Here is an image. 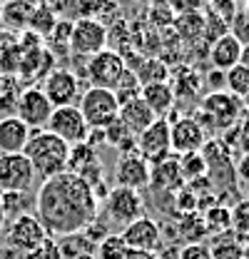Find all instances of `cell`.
Masks as SVG:
<instances>
[{"mask_svg":"<svg viewBox=\"0 0 249 259\" xmlns=\"http://www.w3.org/2000/svg\"><path fill=\"white\" fill-rule=\"evenodd\" d=\"M100 202L93 187L72 172L43 180L35 194V217L50 239L80 234L97 220Z\"/></svg>","mask_w":249,"mask_h":259,"instance_id":"1","label":"cell"},{"mask_svg":"<svg viewBox=\"0 0 249 259\" xmlns=\"http://www.w3.org/2000/svg\"><path fill=\"white\" fill-rule=\"evenodd\" d=\"M23 155L30 160L37 180H50V177L67 172L70 145H65L60 137H55L48 130H32Z\"/></svg>","mask_w":249,"mask_h":259,"instance_id":"2","label":"cell"},{"mask_svg":"<svg viewBox=\"0 0 249 259\" xmlns=\"http://www.w3.org/2000/svg\"><path fill=\"white\" fill-rule=\"evenodd\" d=\"M77 107L90 130L110 127L120 117V102H117L115 93L102 90V88H88L77 100Z\"/></svg>","mask_w":249,"mask_h":259,"instance_id":"3","label":"cell"},{"mask_svg":"<svg viewBox=\"0 0 249 259\" xmlns=\"http://www.w3.org/2000/svg\"><path fill=\"white\" fill-rule=\"evenodd\" d=\"M70 50L82 58H93L107 48V28L100 18H80L72 23L70 32Z\"/></svg>","mask_w":249,"mask_h":259,"instance_id":"4","label":"cell"},{"mask_svg":"<svg viewBox=\"0 0 249 259\" xmlns=\"http://www.w3.org/2000/svg\"><path fill=\"white\" fill-rule=\"evenodd\" d=\"M127 70L124 58L117 50L105 48L102 53L93 55L88 65H85V77L93 82V88H102V90H115L122 72Z\"/></svg>","mask_w":249,"mask_h":259,"instance_id":"5","label":"cell"},{"mask_svg":"<svg viewBox=\"0 0 249 259\" xmlns=\"http://www.w3.org/2000/svg\"><path fill=\"white\" fill-rule=\"evenodd\" d=\"M105 202V217H107V225H117V227H127L130 222L140 220L142 217V194L135 192V190H124V187H112L110 194L102 199Z\"/></svg>","mask_w":249,"mask_h":259,"instance_id":"6","label":"cell"},{"mask_svg":"<svg viewBox=\"0 0 249 259\" xmlns=\"http://www.w3.org/2000/svg\"><path fill=\"white\" fill-rule=\"evenodd\" d=\"M45 130L53 132L55 137H60L62 142L70 145V147L85 142V140H88V132H90V127H88V122H85V117H82V112H80L77 105L55 107Z\"/></svg>","mask_w":249,"mask_h":259,"instance_id":"7","label":"cell"},{"mask_svg":"<svg viewBox=\"0 0 249 259\" xmlns=\"http://www.w3.org/2000/svg\"><path fill=\"white\" fill-rule=\"evenodd\" d=\"M37 175L23 152L0 155V192H28Z\"/></svg>","mask_w":249,"mask_h":259,"instance_id":"8","label":"cell"},{"mask_svg":"<svg viewBox=\"0 0 249 259\" xmlns=\"http://www.w3.org/2000/svg\"><path fill=\"white\" fill-rule=\"evenodd\" d=\"M13 110H15L13 115L20 117L30 130H45L55 107H53L50 100L45 97L43 88H25V90L18 95Z\"/></svg>","mask_w":249,"mask_h":259,"instance_id":"9","label":"cell"},{"mask_svg":"<svg viewBox=\"0 0 249 259\" xmlns=\"http://www.w3.org/2000/svg\"><path fill=\"white\" fill-rule=\"evenodd\" d=\"M150 172H152V164L137 150L122 152L117 164H115V187L140 192L142 187H150Z\"/></svg>","mask_w":249,"mask_h":259,"instance_id":"10","label":"cell"},{"mask_svg":"<svg viewBox=\"0 0 249 259\" xmlns=\"http://www.w3.org/2000/svg\"><path fill=\"white\" fill-rule=\"evenodd\" d=\"M135 150L150 162L159 164L172 155V145H170V120H155L145 132L137 135V145Z\"/></svg>","mask_w":249,"mask_h":259,"instance_id":"11","label":"cell"},{"mask_svg":"<svg viewBox=\"0 0 249 259\" xmlns=\"http://www.w3.org/2000/svg\"><path fill=\"white\" fill-rule=\"evenodd\" d=\"M45 239H48V234H45V229H43L40 220H37L35 214L25 212V214L10 220V227H8V244H10L13 249L28 254L32 249H37Z\"/></svg>","mask_w":249,"mask_h":259,"instance_id":"12","label":"cell"},{"mask_svg":"<svg viewBox=\"0 0 249 259\" xmlns=\"http://www.w3.org/2000/svg\"><path fill=\"white\" fill-rule=\"evenodd\" d=\"M43 93L50 100L53 107L77 105V100L82 95V93H80V77H77L72 70H53V72H48V77H45Z\"/></svg>","mask_w":249,"mask_h":259,"instance_id":"13","label":"cell"},{"mask_svg":"<svg viewBox=\"0 0 249 259\" xmlns=\"http://www.w3.org/2000/svg\"><path fill=\"white\" fill-rule=\"evenodd\" d=\"M207 142V132L199 125L197 117H180L175 122H170V145L175 155H192V152H202Z\"/></svg>","mask_w":249,"mask_h":259,"instance_id":"14","label":"cell"},{"mask_svg":"<svg viewBox=\"0 0 249 259\" xmlns=\"http://www.w3.org/2000/svg\"><path fill=\"white\" fill-rule=\"evenodd\" d=\"M120 237L124 239L127 249H132V252H152V254H157V249L162 247V229H159L155 220H150L145 214L140 220L130 222L120 232Z\"/></svg>","mask_w":249,"mask_h":259,"instance_id":"15","label":"cell"},{"mask_svg":"<svg viewBox=\"0 0 249 259\" xmlns=\"http://www.w3.org/2000/svg\"><path fill=\"white\" fill-rule=\"evenodd\" d=\"M32 130L15 117L13 112L10 115H3L0 117V155H15V152H23L28 140H30Z\"/></svg>","mask_w":249,"mask_h":259,"instance_id":"16","label":"cell"},{"mask_svg":"<svg viewBox=\"0 0 249 259\" xmlns=\"http://www.w3.org/2000/svg\"><path fill=\"white\" fill-rule=\"evenodd\" d=\"M239 110H242V102L237 100V97H232L229 93H212V95H207L202 100V112L210 117V120H222V125H232L234 120H237V115H239Z\"/></svg>","mask_w":249,"mask_h":259,"instance_id":"17","label":"cell"},{"mask_svg":"<svg viewBox=\"0 0 249 259\" xmlns=\"http://www.w3.org/2000/svg\"><path fill=\"white\" fill-rule=\"evenodd\" d=\"M155 120H157L155 112L147 107V102H145L142 97H132V100H127L124 105H120V122H122L135 137H137L140 132H145Z\"/></svg>","mask_w":249,"mask_h":259,"instance_id":"18","label":"cell"},{"mask_svg":"<svg viewBox=\"0 0 249 259\" xmlns=\"http://www.w3.org/2000/svg\"><path fill=\"white\" fill-rule=\"evenodd\" d=\"M239 55H242V42L232 32L210 42V63L215 70H222V72L232 70L234 65H239Z\"/></svg>","mask_w":249,"mask_h":259,"instance_id":"19","label":"cell"},{"mask_svg":"<svg viewBox=\"0 0 249 259\" xmlns=\"http://www.w3.org/2000/svg\"><path fill=\"white\" fill-rule=\"evenodd\" d=\"M140 97L147 102V107L155 112L157 120H167V115L175 110V90L170 82H152L140 90Z\"/></svg>","mask_w":249,"mask_h":259,"instance_id":"20","label":"cell"},{"mask_svg":"<svg viewBox=\"0 0 249 259\" xmlns=\"http://www.w3.org/2000/svg\"><path fill=\"white\" fill-rule=\"evenodd\" d=\"M20 63H23V50H20L18 32L0 28V72L13 75L20 70Z\"/></svg>","mask_w":249,"mask_h":259,"instance_id":"21","label":"cell"},{"mask_svg":"<svg viewBox=\"0 0 249 259\" xmlns=\"http://www.w3.org/2000/svg\"><path fill=\"white\" fill-rule=\"evenodd\" d=\"M32 15H35V8H32L30 0H8L3 8H0V18L3 23L8 25V30H23L32 23Z\"/></svg>","mask_w":249,"mask_h":259,"instance_id":"22","label":"cell"},{"mask_svg":"<svg viewBox=\"0 0 249 259\" xmlns=\"http://www.w3.org/2000/svg\"><path fill=\"white\" fill-rule=\"evenodd\" d=\"M150 185L152 187H162V190H177L182 185V175H180V167H177V160H167L155 164V169L150 172Z\"/></svg>","mask_w":249,"mask_h":259,"instance_id":"23","label":"cell"},{"mask_svg":"<svg viewBox=\"0 0 249 259\" xmlns=\"http://www.w3.org/2000/svg\"><path fill=\"white\" fill-rule=\"evenodd\" d=\"M224 88L232 97L249 105V70L242 65H234L232 70L224 72Z\"/></svg>","mask_w":249,"mask_h":259,"instance_id":"24","label":"cell"},{"mask_svg":"<svg viewBox=\"0 0 249 259\" xmlns=\"http://www.w3.org/2000/svg\"><path fill=\"white\" fill-rule=\"evenodd\" d=\"M212 259H244V244L234 237H229L227 232L215 237V244L210 247Z\"/></svg>","mask_w":249,"mask_h":259,"instance_id":"25","label":"cell"},{"mask_svg":"<svg viewBox=\"0 0 249 259\" xmlns=\"http://www.w3.org/2000/svg\"><path fill=\"white\" fill-rule=\"evenodd\" d=\"M58 247H60L62 259H77L82 254H93L95 244L80 232V234H70V237H62V239H55Z\"/></svg>","mask_w":249,"mask_h":259,"instance_id":"26","label":"cell"},{"mask_svg":"<svg viewBox=\"0 0 249 259\" xmlns=\"http://www.w3.org/2000/svg\"><path fill=\"white\" fill-rule=\"evenodd\" d=\"M132 72L137 75V82L142 88L145 85H152V82H167V75H170L167 65L162 63V60H155V58L152 60H142Z\"/></svg>","mask_w":249,"mask_h":259,"instance_id":"27","label":"cell"},{"mask_svg":"<svg viewBox=\"0 0 249 259\" xmlns=\"http://www.w3.org/2000/svg\"><path fill=\"white\" fill-rule=\"evenodd\" d=\"M105 142H107V145H112V147H117V150H120V155H122V152H132V150H135L137 137L124 127L122 122H120V117H117L110 127H105Z\"/></svg>","mask_w":249,"mask_h":259,"instance_id":"28","label":"cell"},{"mask_svg":"<svg viewBox=\"0 0 249 259\" xmlns=\"http://www.w3.org/2000/svg\"><path fill=\"white\" fill-rule=\"evenodd\" d=\"M229 229H232V234H237L242 239L249 237V197L237 199L229 207Z\"/></svg>","mask_w":249,"mask_h":259,"instance_id":"29","label":"cell"},{"mask_svg":"<svg viewBox=\"0 0 249 259\" xmlns=\"http://www.w3.org/2000/svg\"><path fill=\"white\" fill-rule=\"evenodd\" d=\"M180 232L187 239V244H194V242H202L210 232H207V225H204V217H199L197 212H187L185 220L180 222Z\"/></svg>","mask_w":249,"mask_h":259,"instance_id":"30","label":"cell"},{"mask_svg":"<svg viewBox=\"0 0 249 259\" xmlns=\"http://www.w3.org/2000/svg\"><path fill=\"white\" fill-rule=\"evenodd\" d=\"M95 259H124L127 257V244L120 234H107L97 247H95Z\"/></svg>","mask_w":249,"mask_h":259,"instance_id":"31","label":"cell"},{"mask_svg":"<svg viewBox=\"0 0 249 259\" xmlns=\"http://www.w3.org/2000/svg\"><path fill=\"white\" fill-rule=\"evenodd\" d=\"M177 167H180V175L185 180H202V177H207V162L202 157V152L182 155L177 160Z\"/></svg>","mask_w":249,"mask_h":259,"instance_id":"32","label":"cell"},{"mask_svg":"<svg viewBox=\"0 0 249 259\" xmlns=\"http://www.w3.org/2000/svg\"><path fill=\"white\" fill-rule=\"evenodd\" d=\"M204 225H207V232H210V234H215V232H217V234H224V232L229 229V207L219 204V207L207 209Z\"/></svg>","mask_w":249,"mask_h":259,"instance_id":"33","label":"cell"},{"mask_svg":"<svg viewBox=\"0 0 249 259\" xmlns=\"http://www.w3.org/2000/svg\"><path fill=\"white\" fill-rule=\"evenodd\" d=\"M177 30L182 32L185 37H194V35H204V15L199 13H182L177 18Z\"/></svg>","mask_w":249,"mask_h":259,"instance_id":"34","label":"cell"},{"mask_svg":"<svg viewBox=\"0 0 249 259\" xmlns=\"http://www.w3.org/2000/svg\"><path fill=\"white\" fill-rule=\"evenodd\" d=\"M3 194V212L5 220H15L25 214V192H0Z\"/></svg>","mask_w":249,"mask_h":259,"instance_id":"35","label":"cell"},{"mask_svg":"<svg viewBox=\"0 0 249 259\" xmlns=\"http://www.w3.org/2000/svg\"><path fill=\"white\" fill-rule=\"evenodd\" d=\"M25 259H62L60 254V247H58V242L55 239H45L37 249H32V252H28L25 254Z\"/></svg>","mask_w":249,"mask_h":259,"instance_id":"36","label":"cell"},{"mask_svg":"<svg viewBox=\"0 0 249 259\" xmlns=\"http://www.w3.org/2000/svg\"><path fill=\"white\" fill-rule=\"evenodd\" d=\"M210 8H212V15H217L224 23H232V18L237 15V3L234 0H210Z\"/></svg>","mask_w":249,"mask_h":259,"instance_id":"37","label":"cell"},{"mask_svg":"<svg viewBox=\"0 0 249 259\" xmlns=\"http://www.w3.org/2000/svg\"><path fill=\"white\" fill-rule=\"evenodd\" d=\"M180 259H212L210 244H204V242L185 244V247L180 249Z\"/></svg>","mask_w":249,"mask_h":259,"instance_id":"38","label":"cell"},{"mask_svg":"<svg viewBox=\"0 0 249 259\" xmlns=\"http://www.w3.org/2000/svg\"><path fill=\"white\" fill-rule=\"evenodd\" d=\"M172 8L182 15V13H197L202 8V0H170Z\"/></svg>","mask_w":249,"mask_h":259,"instance_id":"39","label":"cell"},{"mask_svg":"<svg viewBox=\"0 0 249 259\" xmlns=\"http://www.w3.org/2000/svg\"><path fill=\"white\" fill-rule=\"evenodd\" d=\"M234 167H237V177H239L244 185H249V152L239 162H237Z\"/></svg>","mask_w":249,"mask_h":259,"instance_id":"40","label":"cell"},{"mask_svg":"<svg viewBox=\"0 0 249 259\" xmlns=\"http://www.w3.org/2000/svg\"><path fill=\"white\" fill-rule=\"evenodd\" d=\"M210 85L212 88H224V72L222 70H212L210 72Z\"/></svg>","mask_w":249,"mask_h":259,"instance_id":"41","label":"cell"},{"mask_svg":"<svg viewBox=\"0 0 249 259\" xmlns=\"http://www.w3.org/2000/svg\"><path fill=\"white\" fill-rule=\"evenodd\" d=\"M124 259H162V257H159V254H152V252H132V249H130Z\"/></svg>","mask_w":249,"mask_h":259,"instance_id":"42","label":"cell"},{"mask_svg":"<svg viewBox=\"0 0 249 259\" xmlns=\"http://www.w3.org/2000/svg\"><path fill=\"white\" fill-rule=\"evenodd\" d=\"M239 65L249 70V45H242V55H239Z\"/></svg>","mask_w":249,"mask_h":259,"instance_id":"43","label":"cell"},{"mask_svg":"<svg viewBox=\"0 0 249 259\" xmlns=\"http://www.w3.org/2000/svg\"><path fill=\"white\" fill-rule=\"evenodd\" d=\"M5 225V212H3V194H0V227Z\"/></svg>","mask_w":249,"mask_h":259,"instance_id":"44","label":"cell"},{"mask_svg":"<svg viewBox=\"0 0 249 259\" xmlns=\"http://www.w3.org/2000/svg\"><path fill=\"white\" fill-rule=\"evenodd\" d=\"M242 244H244V259H249V237L242 242Z\"/></svg>","mask_w":249,"mask_h":259,"instance_id":"45","label":"cell"},{"mask_svg":"<svg viewBox=\"0 0 249 259\" xmlns=\"http://www.w3.org/2000/svg\"><path fill=\"white\" fill-rule=\"evenodd\" d=\"M242 13H244V15H247V18H249V0H247V3H244V8H242Z\"/></svg>","mask_w":249,"mask_h":259,"instance_id":"46","label":"cell"},{"mask_svg":"<svg viewBox=\"0 0 249 259\" xmlns=\"http://www.w3.org/2000/svg\"><path fill=\"white\" fill-rule=\"evenodd\" d=\"M204 3H210V0H202V5H204Z\"/></svg>","mask_w":249,"mask_h":259,"instance_id":"47","label":"cell"},{"mask_svg":"<svg viewBox=\"0 0 249 259\" xmlns=\"http://www.w3.org/2000/svg\"><path fill=\"white\" fill-rule=\"evenodd\" d=\"M234 3H237V0H234ZM244 3H247V0H244Z\"/></svg>","mask_w":249,"mask_h":259,"instance_id":"48","label":"cell"}]
</instances>
